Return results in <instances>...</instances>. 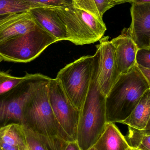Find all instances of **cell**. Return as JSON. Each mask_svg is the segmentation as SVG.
<instances>
[{
  "label": "cell",
  "mask_w": 150,
  "mask_h": 150,
  "mask_svg": "<svg viewBox=\"0 0 150 150\" xmlns=\"http://www.w3.org/2000/svg\"><path fill=\"white\" fill-rule=\"evenodd\" d=\"M96 46L98 50L97 81L102 93L106 96L120 74L115 58V50L109 36L102 37Z\"/></svg>",
  "instance_id": "cell-9"
},
{
  "label": "cell",
  "mask_w": 150,
  "mask_h": 150,
  "mask_svg": "<svg viewBox=\"0 0 150 150\" xmlns=\"http://www.w3.org/2000/svg\"><path fill=\"white\" fill-rule=\"evenodd\" d=\"M64 150H81L76 142H68Z\"/></svg>",
  "instance_id": "cell-25"
},
{
  "label": "cell",
  "mask_w": 150,
  "mask_h": 150,
  "mask_svg": "<svg viewBox=\"0 0 150 150\" xmlns=\"http://www.w3.org/2000/svg\"><path fill=\"white\" fill-rule=\"evenodd\" d=\"M125 3H130L144 4L150 3V0H118L114 1L112 2L113 6L117 4H121Z\"/></svg>",
  "instance_id": "cell-24"
},
{
  "label": "cell",
  "mask_w": 150,
  "mask_h": 150,
  "mask_svg": "<svg viewBox=\"0 0 150 150\" xmlns=\"http://www.w3.org/2000/svg\"><path fill=\"white\" fill-rule=\"evenodd\" d=\"M94 57L82 56L62 69L56 78L72 104L81 110L91 80Z\"/></svg>",
  "instance_id": "cell-6"
},
{
  "label": "cell",
  "mask_w": 150,
  "mask_h": 150,
  "mask_svg": "<svg viewBox=\"0 0 150 150\" xmlns=\"http://www.w3.org/2000/svg\"><path fill=\"white\" fill-rule=\"evenodd\" d=\"M0 139L5 143L20 150H29L23 126L19 123H9L0 127Z\"/></svg>",
  "instance_id": "cell-16"
},
{
  "label": "cell",
  "mask_w": 150,
  "mask_h": 150,
  "mask_svg": "<svg viewBox=\"0 0 150 150\" xmlns=\"http://www.w3.org/2000/svg\"><path fill=\"white\" fill-rule=\"evenodd\" d=\"M54 9L66 26L68 41L75 45H83L99 41L106 31L103 20L97 18L75 2Z\"/></svg>",
  "instance_id": "cell-4"
},
{
  "label": "cell",
  "mask_w": 150,
  "mask_h": 150,
  "mask_svg": "<svg viewBox=\"0 0 150 150\" xmlns=\"http://www.w3.org/2000/svg\"><path fill=\"white\" fill-rule=\"evenodd\" d=\"M50 78L38 74L32 79L23 105V126L33 132L51 150H64L68 142L74 141L57 121L49 103Z\"/></svg>",
  "instance_id": "cell-1"
},
{
  "label": "cell",
  "mask_w": 150,
  "mask_h": 150,
  "mask_svg": "<svg viewBox=\"0 0 150 150\" xmlns=\"http://www.w3.org/2000/svg\"><path fill=\"white\" fill-rule=\"evenodd\" d=\"M111 42L115 50V58L118 71L125 74L136 65V55L137 48L131 38L128 28H124L121 34Z\"/></svg>",
  "instance_id": "cell-12"
},
{
  "label": "cell",
  "mask_w": 150,
  "mask_h": 150,
  "mask_svg": "<svg viewBox=\"0 0 150 150\" xmlns=\"http://www.w3.org/2000/svg\"><path fill=\"white\" fill-rule=\"evenodd\" d=\"M28 4L33 8L38 7L58 8L73 4L75 0H20Z\"/></svg>",
  "instance_id": "cell-21"
},
{
  "label": "cell",
  "mask_w": 150,
  "mask_h": 150,
  "mask_svg": "<svg viewBox=\"0 0 150 150\" xmlns=\"http://www.w3.org/2000/svg\"><path fill=\"white\" fill-rule=\"evenodd\" d=\"M24 131L29 150H51L31 130L24 127Z\"/></svg>",
  "instance_id": "cell-22"
},
{
  "label": "cell",
  "mask_w": 150,
  "mask_h": 150,
  "mask_svg": "<svg viewBox=\"0 0 150 150\" xmlns=\"http://www.w3.org/2000/svg\"><path fill=\"white\" fill-rule=\"evenodd\" d=\"M28 12L35 23L59 41L68 40L66 26L55 10L51 7H38Z\"/></svg>",
  "instance_id": "cell-11"
},
{
  "label": "cell",
  "mask_w": 150,
  "mask_h": 150,
  "mask_svg": "<svg viewBox=\"0 0 150 150\" xmlns=\"http://www.w3.org/2000/svg\"><path fill=\"white\" fill-rule=\"evenodd\" d=\"M126 138L129 147L140 150H150V129H139L128 127Z\"/></svg>",
  "instance_id": "cell-17"
},
{
  "label": "cell",
  "mask_w": 150,
  "mask_h": 150,
  "mask_svg": "<svg viewBox=\"0 0 150 150\" xmlns=\"http://www.w3.org/2000/svg\"><path fill=\"white\" fill-rule=\"evenodd\" d=\"M118 1V0H111L112 1V2L113 1Z\"/></svg>",
  "instance_id": "cell-31"
},
{
  "label": "cell",
  "mask_w": 150,
  "mask_h": 150,
  "mask_svg": "<svg viewBox=\"0 0 150 150\" xmlns=\"http://www.w3.org/2000/svg\"><path fill=\"white\" fill-rule=\"evenodd\" d=\"M58 40L36 24L30 31L0 44V56L5 61L31 62Z\"/></svg>",
  "instance_id": "cell-5"
},
{
  "label": "cell",
  "mask_w": 150,
  "mask_h": 150,
  "mask_svg": "<svg viewBox=\"0 0 150 150\" xmlns=\"http://www.w3.org/2000/svg\"><path fill=\"white\" fill-rule=\"evenodd\" d=\"M121 123L137 129H150V89L144 92L129 116Z\"/></svg>",
  "instance_id": "cell-15"
},
{
  "label": "cell",
  "mask_w": 150,
  "mask_h": 150,
  "mask_svg": "<svg viewBox=\"0 0 150 150\" xmlns=\"http://www.w3.org/2000/svg\"><path fill=\"white\" fill-rule=\"evenodd\" d=\"M138 150H140L138 149Z\"/></svg>",
  "instance_id": "cell-33"
},
{
  "label": "cell",
  "mask_w": 150,
  "mask_h": 150,
  "mask_svg": "<svg viewBox=\"0 0 150 150\" xmlns=\"http://www.w3.org/2000/svg\"><path fill=\"white\" fill-rule=\"evenodd\" d=\"M35 76L0 94V127L11 123L23 125V105L30 90L31 81Z\"/></svg>",
  "instance_id": "cell-8"
},
{
  "label": "cell",
  "mask_w": 150,
  "mask_h": 150,
  "mask_svg": "<svg viewBox=\"0 0 150 150\" xmlns=\"http://www.w3.org/2000/svg\"><path fill=\"white\" fill-rule=\"evenodd\" d=\"M150 48L137 49L136 63L137 66L150 69Z\"/></svg>",
  "instance_id": "cell-23"
},
{
  "label": "cell",
  "mask_w": 150,
  "mask_h": 150,
  "mask_svg": "<svg viewBox=\"0 0 150 150\" xmlns=\"http://www.w3.org/2000/svg\"><path fill=\"white\" fill-rule=\"evenodd\" d=\"M137 67L149 82H150V69L137 66Z\"/></svg>",
  "instance_id": "cell-26"
},
{
  "label": "cell",
  "mask_w": 150,
  "mask_h": 150,
  "mask_svg": "<svg viewBox=\"0 0 150 150\" xmlns=\"http://www.w3.org/2000/svg\"><path fill=\"white\" fill-rule=\"evenodd\" d=\"M91 80L89 91L80 110L76 140L81 150L92 147L100 137L107 123L106 96L99 87L97 81L99 52L94 55Z\"/></svg>",
  "instance_id": "cell-2"
},
{
  "label": "cell",
  "mask_w": 150,
  "mask_h": 150,
  "mask_svg": "<svg viewBox=\"0 0 150 150\" xmlns=\"http://www.w3.org/2000/svg\"><path fill=\"white\" fill-rule=\"evenodd\" d=\"M3 58H2L1 57V56H0V63H1V62L2 61H3Z\"/></svg>",
  "instance_id": "cell-30"
},
{
  "label": "cell",
  "mask_w": 150,
  "mask_h": 150,
  "mask_svg": "<svg viewBox=\"0 0 150 150\" xmlns=\"http://www.w3.org/2000/svg\"><path fill=\"white\" fill-rule=\"evenodd\" d=\"M150 82L136 65L121 74L106 96L107 123H121L137 105Z\"/></svg>",
  "instance_id": "cell-3"
},
{
  "label": "cell",
  "mask_w": 150,
  "mask_h": 150,
  "mask_svg": "<svg viewBox=\"0 0 150 150\" xmlns=\"http://www.w3.org/2000/svg\"><path fill=\"white\" fill-rule=\"evenodd\" d=\"M126 150H138L137 149H134V148H132V147H129Z\"/></svg>",
  "instance_id": "cell-28"
},
{
  "label": "cell",
  "mask_w": 150,
  "mask_h": 150,
  "mask_svg": "<svg viewBox=\"0 0 150 150\" xmlns=\"http://www.w3.org/2000/svg\"><path fill=\"white\" fill-rule=\"evenodd\" d=\"M10 15H2V16H0V22H1L4 19H5V18L9 16Z\"/></svg>",
  "instance_id": "cell-27"
},
{
  "label": "cell",
  "mask_w": 150,
  "mask_h": 150,
  "mask_svg": "<svg viewBox=\"0 0 150 150\" xmlns=\"http://www.w3.org/2000/svg\"><path fill=\"white\" fill-rule=\"evenodd\" d=\"M36 74L26 73L23 77H16L0 71V94L5 93L27 79L34 77Z\"/></svg>",
  "instance_id": "cell-19"
},
{
  "label": "cell",
  "mask_w": 150,
  "mask_h": 150,
  "mask_svg": "<svg viewBox=\"0 0 150 150\" xmlns=\"http://www.w3.org/2000/svg\"><path fill=\"white\" fill-rule=\"evenodd\" d=\"M0 150H3L1 148V146H0Z\"/></svg>",
  "instance_id": "cell-32"
},
{
  "label": "cell",
  "mask_w": 150,
  "mask_h": 150,
  "mask_svg": "<svg viewBox=\"0 0 150 150\" xmlns=\"http://www.w3.org/2000/svg\"><path fill=\"white\" fill-rule=\"evenodd\" d=\"M129 35L137 49L150 48V3H132Z\"/></svg>",
  "instance_id": "cell-10"
},
{
  "label": "cell",
  "mask_w": 150,
  "mask_h": 150,
  "mask_svg": "<svg viewBox=\"0 0 150 150\" xmlns=\"http://www.w3.org/2000/svg\"><path fill=\"white\" fill-rule=\"evenodd\" d=\"M48 96L57 121L67 135L76 142L80 110L72 104L56 78H50Z\"/></svg>",
  "instance_id": "cell-7"
},
{
  "label": "cell",
  "mask_w": 150,
  "mask_h": 150,
  "mask_svg": "<svg viewBox=\"0 0 150 150\" xmlns=\"http://www.w3.org/2000/svg\"><path fill=\"white\" fill-rule=\"evenodd\" d=\"M93 147L98 150H126L129 147L125 137L113 123H107Z\"/></svg>",
  "instance_id": "cell-14"
},
{
  "label": "cell",
  "mask_w": 150,
  "mask_h": 150,
  "mask_svg": "<svg viewBox=\"0 0 150 150\" xmlns=\"http://www.w3.org/2000/svg\"><path fill=\"white\" fill-rule=\"evenodd\" d=\"M75 3L101 20L105 12L114 7L111 0H75Z\"/></svg>",
  "instance_id": "cell-18"
},
{
  "label": "cell",
  "mask_w": 150,
  "mask_h": 150,
  "mask_svg": "<svg viewBox=\"0 0 150 150\" xmlns=\"http://www.w3.org/2000/svg\"><path fill=\"white\" fill-rule=\"evenodd\" d=\"M32 8L20 0H0V16L26 12Z\"/></svg>",
  "instance_id": "cell-20"
},
{
  "label": "cell",
  "mask_w": 150,
  "mask_h": 150,
  "mask_svg": "<svg viewBox=\"0 0 150 150\" xmlns=\"http://www.w3.org/2000/svg\"><path fill=\"white\" fill-rule=\"evenodd\" d=\"M87 150H98L97 149H96V148H95V147H93V146H92V147H91V148H90V149H87Z\"/></svg>",
  "instance_id": "cell-29"
},
{
  "label": "cell",
  "mask_w": 150,
  "mask_h": 150,
  "mask_svg": "<svg viewBox=\"0 0 150 150\" xmlns=\"http://www.w3.org/2000/svg\"><path fill=\"white\" fill-rule=\"evenodd\" d=\"M35 25L28 11L9 15L0 22V44L30 31Z\"/></svg>",
  "instance_id": "cell-13"
}]
</instances>
